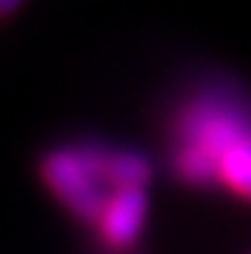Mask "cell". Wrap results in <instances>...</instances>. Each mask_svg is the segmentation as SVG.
<instances>
[{"instance_id":"cell-1","label":"cell","mask_w":251,"mask_h":254,"mask_svg":"<svg viewBox=\"0 0 251 254\" xmlns=\"http://www.w3.org/2000/svg\"><path fill=\"white\" fill-rule=\"evenodd\" d=\"M105 159L108 154L95 149H59L41 162V175L72 213L85 221H100L108 200L102 195Z\"/></svg>"},{"instance_id":"cell-2","label":"cell","mask_w":251,"mask_h":254,"mask_svg":"<svg viewBox=\"0 0 251 254\" xmlns=\"http://www.w3.org/2000/svg\"><path fill=\"white\" fill-rule=\"evenodd\" d=\"M146 211H149V198L144 188L115 190L105 200V208L98 221L105 244L113 249H128L144 229Z\"/></svg>"},{"instance_id":"cell-3","label":"cell","mask_w":251,"mask_h":254,"mask_svg":"<svg viewBox=\"0 0 251 254\" xmlns=\"http://www.w3.org/2000/svg\"><path fill=\"white\" fill-rule=\"evenodd\" d=\"M149 180H151V162L144 154H134V152L108 154V159H105V183H110L115 190L146 188Z\"/></svg>"},{"instance_id":"cell-4","label":"cell","mask_w":251,"mask_h":254,"mask_svg":"<svg viewBox=\"0 0 251 254\" xmlns=\"http://www.w3.org/2000/svg\"><path fill=\"white\" fill-rule=\"evenodd\" d=\"M220 180L239 195L251 198V133L220 157Z\"/></svg>"},{"instance_id":"cell-5","label":"cell","mask_w":251,"mask_h":254,"mask_svg":"<svg viewBox=\"0 0 251 254\" xmlns=\"http://www.w3.org/2000/svg\"><path fill=\"white\" fill-rule=\"evenodd\" d=\"M23 3H26V0H0V18L13 16V13H16Z\"/></svg>"}]
</instances>
